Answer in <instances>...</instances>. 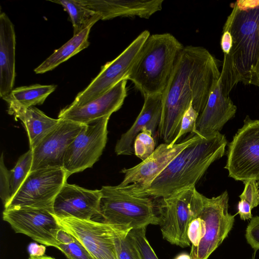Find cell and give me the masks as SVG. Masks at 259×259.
<instances>
[{"instance_id":"obj_1","label":"cell","mask_w":259,"mask_h":259,"mask_svg":"<svg viewBox=\"0 0 259 259\" xmlns=\"http://www.w3.org/2000/svg\"><path fill=\"white\" fill-rule=\"evenodd\" d=\"M221 76L215 58L202 47H184L162 94L157 136L169 144L178 135L183 115L192 103L200 114Z\"/></svg>"},{"instance_id":"obj_2","label":"cell","mask_w":259,"mask_h":259,"mask_svg":"<svg viewBox=\"0 0 259 259\" xmlns=\"http://www.w3.org/2000/svg\"><path fill=\"white\" fill-rule=\"evenodd\" d=\"M227 144L225 136L220 132L199 136L174 158L149 187H125L134 195L154 199L168 197L195 187L209 166L224 156Z\"/></svg>"},{"instance_id":"obj_3","label":"cell","mask_w":259,"mask_h":259,"mask_svg":"<svg viewBox=\"0 0 259 259\" xmlns=\"http://www.w3.org/2000/svg\"><path fill=\"white\" fill-rule=\"evenodd\" d=\"M224 28L232 36V47L224 55L220 80L225 95L239 82L247 83L249 71L256 60L259 48V7L240 8L236 2Z\"/></svg>"},{"instance_id":"obj_4","label":"cell","mask_w":259,"mask_h":259,"mask_svg":"<svg viewBox=\"0 0 259 259\" xmlns=\"http://www.w3.org/2000/svg\"><path fill=\"white\" fill-rule=\"evenodd\" d=\"M184 46L171 34L150 35L127 77L144 97L162 94Z\"/></svg>"},{"instance_id":"obj_5","label":"cell","mask_w":259,"mask_h":259,"mask_svg":"<svg viewBox=\"0 0 259 259\" xmlns=\"http://www.w3.org/2000/svg\"><path fill=\"white\" fill-rule=\"evenodd\" d=\"M100 214L103 222L130 229L158 225L153 198L133 194L125 187L104 186L100 190Z\"/></svg>"},{"instance_id":"obj_6","label":"cell","mask_w":259,"mask_h":259,"mask_svg":"<svg viewBox=\"0 0 259 259\" xmlns=\"http://www.w3.org/2000/svg\"><path fill=\"white\" fill-rule=\"evenodd\" d=\"M203 196L195 187H191L160 199L156 207L158 225L164 239L182 247L190 246L189 225L197 216Z\"/></svg>"},{"instance_id":"obj_7","label":"cell","mask_w":259,"mask_h":259,"mask_svg":"<svg viewBox=\"0 0 259 259\" xmlns=\"http://www.w3.org/2000/svg\"><path fill=\"white\" fill-rule=\"evenodd\" d=\"M225 168L236 181H259V120L246 116L229 144Z\"/></svg>"},{"instance_id":"obj_8","label":"cell","mask_w":259,"mask_h":259,"mask_svg":"<svg viewBox=\"0 0 259 259\" xmlns=\"http://www.w3.org/2000/svg\"><path fill=\"white\" fill-rule=\"evenodd\" d=\"M54 216L60 228L81 243L95 259H117L115 237L122 231L132 229L92 219Z\"/></svg>"},{"instance_id":"obj_9","label":"cell","mask_w":259,"mask_h":259,"mask_svg":"<svg viewBox=\"0 0 259 259\" xmlns=\"http://www.w3.org/2000/svg\"><path fill=\"white\" fill-rule=\"evenodd\" d=\"M67 178L63 168L48 167L30 171L5 209L31 207L49 209L54 213V200Z\"/></svg>"},{"instance_id":"obj_10","label":"cell","mask_w":259,"mask_h":259,"mask_svg":"<svg viewBox=\"0 0 259 259\" xmlns=\"http://www.w3.org/2000/svg\"><path fill=\"white\" fill-rule=\"evenodd\" d=\"M228 201L227 191L211 198L203 196V204L197 215L205 222V233L199 245L191 247L192 259H207L228 236L237 214L229 213Z\"/></svg>"},{"instance_id":"obj_11","label":"cell","mask_w":259,"mask_h":259,"mask_svg":"<svg viewBox=\"0 0 259 259\" xmlns=\"http://www.w3.org/2000/svg\"><path fill=\"white\" fill-rule=\"evenodd\" d=\"M150 35L148 30L142 32L115 59L102 66L98 75L77 95L70 105L82 106L103 95L121 80H127L129 73Z\"/></svg>"},{"instance_id":"obj_12","label":"cell","mask_w":259,"mask_h":259,"mask_svg":"<svg viewBox=\"0 0 259 259\" xmlns=\"http://www.w3.org/2000/svg\"><path fill=\"white\" fill-rule=\"evenodd\" d=\"M110 116L84 124L68 147L63 168L68 178L90 168L102 154L107 141V125Z\"/></svg>"},{"instance_id":"obj_13","label":"cell","mask_w":259,"mask_h":259,"mask_svg":"<svg viewBox=\"0 0 259 259\" xmlns=\"http://www.w3.org/2000/svg\"><path fill=\"white\" fill-rule=\"evenodd\" d=\"M3 220L17 233L23 234L40 244L57 248L61 229L52 211L40 208L17 207L5 209Z\"/></svg>"},{"instance_id":"obj_14","label":"cell","mask_w":259,"mask_h":259,"mask_svg":"<svg viewBox=\"0 0 259 259\" xmlns=\"http://www.w3.org/2000/svg\"><path fill=\"white\" fill-rule=\"evenodd\" d=\"M199 136L195 133L189 134L171 147L166 143L159 145L145 160L132 167L121 169L120 172L124 174V178L118 185L125 187L130 185L138 189L149 187L174 158Z\"/></svg>"},{"instance_id":"obj_15","label":"cell","mask_w":259,"mask_h":259,"mask_svg":"<svg viewBox=\"0 0 259 259\" xmlns=\"http://www.w3.org/2000/svg\"><path fill=\"white\" fill-rule=\"evenodd\" d=\"M83 125L61 119L58 125L31 149L30 171L48 167L63 168L67 149Z\"/></svg>"},{"instance_id":"obj_16","label":"cell","mask_w":259,"mask_h":259,"mask_svg":"<svg viewBox=\"0 0 259 259\" xmlns=\"http://www.w3.org/2000/svg\"><path fill=\"white\" fill-rule=\"evenodd\" d=\"M127 79H123L99 98L82 106L70 105L62 109L59 119L88 124L118 110L127 96Z\"/></svg>"},{"instance_id":"obj_17","label":"cell","mask_w":259,"mask_h":259,"mask_svg":"<svg viewBox=\"0 0 259 259\" xmlns=\"http://www.w3.org/2000/svg\"><path fill=\"white\" fill-rule=\"evenodd\" d=\"M101 198L100 190H89L66 182L54 200V214L91 220L100 214Z\"/></svg>"},{"instance_id":"obj_18","label":"cell","mask_w":259,"mask_h":259,"mask_svg":"<svg viewBox=\"0 0 259 259\" xmlns=\"http://www.w3.org/2000/svg\"><path fill=\"white\" fill-rule=\"evenodd\" d=\"M237 107L229 96L224 94L219 80L209 96L203 110L197 118L196 132L207 137L220 132L224 125L235 115Z\"/></svg>"},{"instance_id":"obj_19","label":"cell","mask_w":259,"mask_h":259,"mask_svg":"<svg viewBox=\"0 0 259 259\" xmlns=\"http://www.w3.org/2000/svg\"><path fill=\"white\" fill-rule=\"evenodd\" d=\"M83 6L99 15L101 20L118 17L148 19L162 9L163 0H79Z\"/></svg>"},{"instance_id":"obj_20","label":"cell","mask_w":259,"mask_h":259,"mask_svg":"<svg viewBox=\"0 0 259 259\" xmlns=\"http://www.w3.org/2000/svg\"><path fill=\"white\" fill-rule=\"evenodd\" d=\"M161 112V94L145 97L143 107L133 124L117 141L114 149L115 153L117 155H132L134 140L144 128L150 130L155 139L157 136Z\"/></svg>"},{"instance_id":"obj_21","label":"cell","mask_w":259,"mask_h":259,"mask_svg":"<svg viewBox=\"0 0 259 259\" xmlns=\"http://www.w3.org/2000/svg\"><path fill=\"white\" fill-rule=\"evenodd\" d=\"M16 34L14 26L5 13L0 14V96L4 98L12 91L15 71Z\"/></svg>"},{"instance_id":"obj_22","label":"cell","mask_w":259,"mask_h":259,"mask_svg":"<svg viewBox=\"0 0 259 259\" xmlns=\"http://www.w3.org/2000/svg\"><path fill=\"white\" fill-rule=\"evenodd\" d=\"M13 115L22 122L28 135L30 149L34 148L61 121L60 119L49 117L34 106L17 111Z\"/></svg>"},{"instance_id":"obj_23","label":"cell","mask_w":259,"mask_h":259,"mask_svg":"<svg viewBox=\"0 0 259 259\" xmlns=\"http://www.w3.org/2000/svg\"><path fill=\"white\" fill-rule=\"evenodd\" d=\"M56 85L36 84L15 88L3 98L8 104L10 115L19 110L42 105L47 98L55 91Z\"/></svg>"},{"instance_id":"obj_24","label":"cell","mask_w":259,"mask_h":259,"mask_svg":"<svg viewBox=\"0 0 259 259\" xmlns=\"http://www.w3.org/2000/svg\"><path fill=\"white\" fill-rule=\"evenodd\" d=\"M95 23L89 25L81 32L74 35L67 42L46 59L34 69L36 74H41L52 70L62 63L87 48L90 45L88 40L90 30Z\"/></svg>"},{"instance_id":"obj_25","label":"cell","mask_w":259,"mask_h":259,"mask_svg":"<svg viewBox=\"0 0 259 259\" xmlns=\"http://www.w3.org/2000/svg\"><path fill=\"white\" fill-rule=\"evenodd\" d=\"M62 6L69 15L73 28V35H76L92 23L101 20L100 16L83 6L79 0L49 1Z\"/></svg>"},{"instance_id":"obj_26","label":"cell","mask_w":259,"mask_h":259,"mask_svg":"<svg viewBox=\"0 0 259 259\" xmlns=\"http://www.w3.org/2000/svg\"><path fill=\"white\" fill-rule=\"evenodd\" d=\"M32 162V153L29 149L19 157L14 167L9 170L10 201L17 192L30 172Z\"/></svg>"},{"instance_id":"obj_27","label":"cell","mask_w":259,"mask_h":259,"mask_svg":"<svg viewBox=\"0 0 259 259\" xmlns=\"http://www.w3.org/2000/svg\"><path fill=\"white\" fill-rule=\"evenodd\" d=\"M58 240L59 243L57 248L68 259H95L81 243L62 229L58 233Z\"/></svg>"},{"instance_id":"obj_28","label":"cell","mask_w":259,"mask_h":259,"mask_svg":"<svg viewBox=\"0 0 259 259\" xmlns=\"http://www.w3.org/2000/svg\"><path fill=\"white\" fill-rule=\"evenodd\" d=\"M131 230L119 232L115 238L117 259H142L137 246L127 235Z\"/></svg>"},{"instance_id":"obj_29","label":"cell","mask_w":259,"mask_h":259,"mask_svg":"<svg viewBox=\"0 0 259 259\" xmlns=\"http://www.w3.org/2000/svg\"><path fill=\"white\" fill-rule=\"evenodd\" d=\"M155 139L152 132L144 128L135 138L133 143L135 155L142 161L149 157L156 148Z\"/></svg>"},{"instance_id":"obj_30","label":"cell","mask_w":259,"mask_h":259,"mask_svg":"<svg viewBox=\"0 0 259 259\" xmlns=\"http://www.w3.org/2000/svg\"><path fill=\"white\" fill-rule=\"evenodd\" d=\"M146 227L133 229L127 235L133 241L142 259H158L146 237Z\"/></svg>"},{"instance_id":"obj_31","label":"cell","mask_w":259,"mask_h":259,"mask_svg":"<svg viewBox=\"0 0 259 259\" xmlns=\"http://www.w3.org/2000/svg\"><path fill=\"white\" fill-rule=\"evenodd\" d=\"M199 114L194 108L192 103L183 116L179 132L176 137L168 146L171 147L182 141L183 137L187 134L195 133L197 118Z\"/></svg>"},{"instance_id":"obj_32","label":"cell","mask_w":259,"mask_h":259,"mask_svg":"<svg viewBox=\"0 0 259 259\" xmlns=\"http://www.w3.org/2000/svg\"><path fill=\"white\" fill-rule=\"evenodd\" d=\"M205 233L204 220L199 216L194 217L189 224L188 237L192 244L191 247L197 246Z\"/></svg>"},{"instance_id":"obj_33","label":"cell","mask_w":259,"mask_h":259,"mask_svg":"<svg viewBox=\"0 0 259 259\" xmlns=\"http://www.w3.org/2000/svg\"><path fill=\"white\" fill-rule=\"evenodd\" d=\"M244 189L239 196L241 199L247 201L252 208L259 204V183L255 180H248L244 182Z\"/></svg>"},{"instance_id":"obj_34","label":"cell","mask_w":259,"mask_h":259,"mask_svg":"<svg viewBox=\"0 0 259 259\" xmlns=\"http://www.w3.org/2000/svg\"><path fill=\"white\" fill-rule=\"evenodd\" d=\"M0 196L4 207L9 203L10 197L9 170L4 163L3 153L0 159Z\"/></svg>"},{"instance_id":"obj_35","label":"cell","mask_w":259,"mask_h":259,"mask_svg":"<svg viewBox=\"0 0 259 259\" xmlns=\"http://www.w3.org/2000/svg\"><path fill=\"white\" fill-rule=\"evenodd\" d=\"M245 238L255 251L259 249V216L251 219L246 229Z\"/></svg>"},{"instance_id":"obj_36","label":"cell","mask_w":259,"mask_h":259,"mask_svg":"<svg viewBox=\"0 0 259 259\" xmlns=\"http://www.w3.org/2000/svg\"><path fill=\"white\" fill-rule=\"evenodd\" d=\"M247 84H253L259 88V48L255 62L249 71Z\"/></svg>"},{"instance_id":"obj_37","label":"cell","mask_w":259,"mask_h":259,"mask_svg":"<svg viewBox=\"0 0 259 259\" xmlns=\"http://www.w3.org/2000/svg\"><path fill=\"white\" fill-rule=\"evenodd\" d=\"M238 212L240 219L245 221L252 218L251 214V209H252L251 205L246 200L241 199L239 201L237 206Z\"/></svg>"},{"instance_id":"obj_38","label":"cell","mask_w":259,"mask_h":259,"mask_svg":"<svg viewBox=\"0 0 259 259\" xmlns=\"http://www.w3.org/2000/svg\"><path fill=\"white\" fill-rule=\"evenodd\" d=\"M238 6L244 10L253 9L259 7V1H237Z\"/></svg>"},{"instance_id":"obj_39","label":"cell","mask_w":259,"mask_h":259,"mask_svg":"<svg viewBox=\"0 0 259 259\" xmlns=\"http://www.w3.org/2000/svg\"><path fill=\"white\" fill-rule=\"evenodd\" d=\"M175 259H192L190 254L183 253L178 255Z\"/></svg>"},{"instance_id":"obj_40","label":"cell","mask_w":259,"mask_h":259,"mask_svg":"<svg viewBox=\"0 0 259 259\" xmlns=\"http://www.w3.org/2000/svg\"><path fill=\"white\" fill-rule=\"evenodd\" d=\"M28 259H55L53 257L48 256H33L30 255Z\"/></svg>"},{"instance_id":"obj_41","label":"cell","mask_w":259,"mask_h":259,"mask_svg":"<svg viewBox=\"0 0 259 259\" xmlns=\"http://www.w3.org/2000/svg\"><path fill=\"white\" fill-rule=\"evenodd\" d=\"M256 251L253 253L252 256L249 259H255Z\"/></svg>"}]
</instances>
